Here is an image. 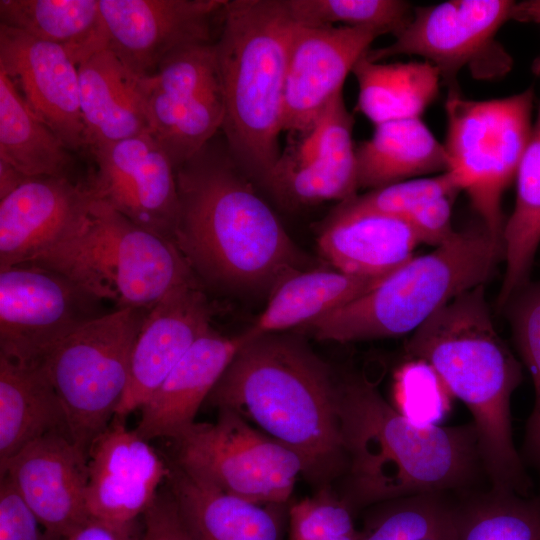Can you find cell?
Returning a JSON list of instances; mask_svg holds the SVG:
<instances>
[{"instance_id":"16","label":"cell","mask_w":540,"mask_h":540,"mask_svg":"<svg viewBox=\"0 0 540 540\" xmlns=\"http://www.w3.org/2000/svg\"><path fill=\"white\" fill-rule=\"evenodd\" d=\"M353 124L340 93L302 138L281 153L264 182L280 199L295 205L342 202L357 195Z\"/></svg>"},{"instance_id":"21","label":"cell","mask_w":540,"mask_h":540,"mask_svg":"<svg viewBox=\"0 0 540 540\" xmlns=\"http://www.w3.org/2000/svg\"><path fill=\"white\" fill-rule=\"evenodd\" d=\"M213 309L195 282L170 290L147 312L114 417L124 420L144 405L196 340L212 328Z\"/></svg>"},{"instance_id":"26","label":"cell","mask_w":540,"mask_h":540,"mask_svg":"<svg viewBox=\"0 0 540 540\" xmlns=\"http://www.w3.org/2000/svg\"><path fill=\"white\" fill-rule=\"evenodd\" d=\"M420 243L401 217L377 213L329 214L318 246L335 270L363 277H384L413 256Z\"/></svg>"},{"instance_id":"35","label":"cell","mask_w":540,"mask_h":540,"mask_svg":"<svg viewBox=\"0 0 540 540\" xmlns=\"http://www.w3.org/2000/svg\"><path fill=\"white\" fill-rule=\"evenodd\" d=\"M456 493H423L373 505L358 540H459Z\"/></svg>"},{"instance_id":"3","label":"cell","mask_w":540,"mask_h":540,"mask_svg":"<svg viewBox=\"0 0 540 540\" xmlns=\"http://www.w3.org/2000/svg\"><path fill=\"white\" fill-rule=\"evenodd\" d=\"M295 452L320 488L342 476L338 377L301 337L265 333L238 350L207 400Z\"/></svg>"},{"instance_id":"5","label":"cell","mask_w":540,"mask_h":540,"mask_svg":"<svg viewBox=\"0 0 540 540\" xmlns=\"http://www.w3.org/2000/svg\"><path fill=\"white\" fill-rule=\"evenodd\" d=\"M216 44L229 149L264 181L281 152L284 91L298 22L287 0L226 1Z\"/></svg>"},{"instance_id":"19","label":"cell","mask_w":540,"mask_h":540,"mask_svg":"<svg viewBox=\"0 0 540 540\" xmlns=\"http://www.w3.org/2000/svg\"><path fill=\"white\" fill-rule=\"evenodd\" d=\"M0 71L71 152L88 149L78 65L64 47L0 25Z\"/></svg>"},{"instance_id":"12","label":"cell","mask_w":540,"mask_h":540,"mask_svg":"<svg viewBox=\"0 0 540 540\" xmlns=\"http://www.w3.org/2000/svg\"><path fill=\"white\" fill-rule=\"evenodd\" d=\"M102 299L31 263L0 268V356L41 364L66 337L105 314Z\"/></svg>"},{"instance_id":"32","label":"cell","mask_w":540,"mask_h":540,"mask_svg":"<svg viewBox=\"0 0 540 540\" xmlns=\"http://www.w3.org/2000/svg\"><path fill=\"white\" fill-rule=\"evenodd\" d=\"M0 25L64 47L77 65L106 48L98 0H0Z\"/></svg>"},{"instance_id":"15","label":"cell","mask_w":540,"mask_h":540,"mask_svg":"<svg viewBox=\"0 0 540 540\" xmlns=\"http://www.w3.org/2000/svg\"><path fill=\"white\" fill-rule=\"evenodd\" d=\"M106 48L139 77L153 74L176 50L211 42L226 0H98Z\"/></svg>"},{"instance_id":"30","label":"cell","mask_w":540,"mask_h":540,"mask_svg":"<svg viewBox=\"0 0 540 540\" xmlns=\"http://www.w3.org/2000/svg\"><path fill=\"white\" fill-rule=\"evenodd\" d=\"M357 109L373 124L421 118L436 99L441 75L427 61L381 63L364 55L354 66Z\"/></svg>"},{"instance_id":"24","label":"cell","mask_w":540,"mask_h":540,"mask_svg":"<svg viewBox=\"0 0 540 540\" xmlns=\"http://www.w3.org/2000/svg\"><path fill=\"white\" fill-rule=\"evenodd\" d=\"M78 74L88 150L149 133L142 77L110 49H100L82 60Z\"/></svg>"},{"instance_id":"36","label":"cell","mask_w":540,"mask_h":540,"mask_svg":"<svg viewBox=\"0 0 540 540\" xmlns=\"http://www.w3.org/2000/svg\"><path fill=\"white\" fill-rule=\"evenodd\" d=\"M507 307L516 350L534 386V404L519 453L525 467L540 476V280L530 281Z\"/></svg>"},{"instance_id":"25","label":"cell","mask_w":540,"mask_h":540,"mask_svg":"<svg viewBox=\"0 0 540 540\" xmlns=\"http://www.w3.org/2000/svg\"><path fill=\"white\" fill-rule=\"evenodd\" d=\"M167 479L194 540H282L286 504L256 503L223 492L175 463Z\"/></svg>"},{"instance_id":"40","label":"cell","mask_w":540,"mask_h":540,"mask_svg":"<svg viewBox=\"0 0 540 540\" xmlns=\"http://www.w3.org/2000/svg\"><path fill=\"white\" fill-rule=\"evenodd\" d=\"M289 540H358L354 512L330 485L288 509Z\"/></svg>"},{"instance_id":"8","label":"cell","mask_w":540,"mask_h":540,"mask_svg":"<svg viewBox=\"0 0 540 540\" xmlns=\"http://www.w3.org/2000/svg\"><path fill=\"white\" fill-rule=\"evenodd\" d=\"M534 89L488 100L449 91L443 143L450 172L467 193L485 230L503 245L501 201L515 180L532 133ZM504 247V245H503Z\"/></svg>"},{"instance_id":"43","label":"cell","mask_w":540,"mask_h":540,"mask_svg":"<svg viewBox=\"0 0 540 540\" xmlns=\"http://www.w3.org/2000/svg\"><path fill=\"white\" fill-rule=\"evenodd\" d=\"M143 523L139 540H194L169 488L160 489L144 513Z\"/></svg>"},{"instance_id":"38","label":"cell","mask_w":540,"mask_h":540,"mask_svg":"<svg viewBox=\"0 0 540 540\" xmlns=\"http://www.w3.org/2000/svg\"><path fill=\"white\" fill-rule=\"evenodd\" d=\"M460 191L453 175L446 171L432 177L396 182L355 195L340 202L331 214L377 213L404 218L413 209L432 199Z\"/></svg>"},{"instance_id":"11","label":"cell","mask_w":540,"mask_h":540,"mask_svg":"<svg viewBox=\"0 0 540 540\" xmlns=\"http://www.w3.org/2000/svg\"><path fill=\"white\" fill-rule=\"evenodd\" d=\"M149 133L177 169L222 128L225 104L216 44L182 47L142 77Z\"/></svg>"},{"instance_id":"7","label":"cell","mask_w":540,"mask_h":540,"mask_svg":"<svg viewBox=\"0 0 540 540\" xmlns=\"http://www.w3.org/2000/svg\"><path fill=\"white\" fill-rule=\"evenodd\" d=\"M31 264L66 276L116 309L150 310L170 290L199 282L174 242L97 198L80 231Z\"/></svg>"},{"instance_id":"1","label":"cell","mask_w":540,"mask_h":540,"mask_svg":"<svg viewBox=\"0 0 540 540\" xmlns=\"http://www.w3.org/2000/svg\"><path fill=\"white\" fill-rule=\"evenodd\" d=\"M338 409L346 458L339 494L354 513L402 497L489 486L472 422L416 424L358 373L338 377Z\"/></svg>"},{"instance_id":"10","label":"cell","mask_w":540,"mask_h":540,"mask_svg":"<svg viewBox=\"0 0 540 540\" xmlns=\"http://www.w3.org/2000/svg\"><path fill=\"white\" fill-rule=\"evenodd\" d=\"M176 443L175 464L195 478L256 503L286 504L304 476L300 457L230 409L194 423Z\"/></svg>"},{"instance_id":"46","label":"cell","mask_w":540,"mask_h":540,"mask_svg":"<svg viewBox=\"0 0 540 540\" xmlns=\"http://www.w3.org/2000/svg\"><path fill=\"white\" fill-rule=\"evenodd\" d=\"M512 20L540 25V0L515 1Z\"/></svg>"},{"instance_id":"18","label":"cell","mask_w":540,"mask_h":540,"mask_svg":"<svg viewBox=\"0 0 540 540\" xmlns=\"http://www.w3.org/2000/svg\"><path fill=\"white\" fill-rule=\"evenodd\" d=\"M95 199L89 183L27 178L0 200V268L34 262L73 237Z\"/></svg>"},{"instance_id":"34","label":"cell","mask_w":540,"mask_h":540,"mask_svg":"<svg viewBox=\"0 0 540 540\" xmlns=\"http://www.w3.org/2000/svg\"><path fill=\"white\" fill-rule=\"evenodd\" d=\"M459 540H540V491L531 495L490 486L455 494Z\"/></svg>"},{"instance_id":"45","label":"cell","mask_w":540,"mask_h":540,"mask_svg":"<svg viewBox=\"0 0 540 540\" xmlns=\"http://www.w3.org/2000/svg\"><path fill=\"white\" fill-rule=\"evenodd\" d=\"M27 178L12 165L0 160V200L12 193Z\"/></svg>"},{"instance_id":"17","label":"cell","mask_w":540,"mask_h":540,"mask_svg":"<svg viewBox=\"0 0 540 540\" xmlns=\"http://www.w3.org/2000/svg\"><path fill=\"white\" fill-rule=\"evenodd\" d=\"M384 33L378 29L297 24L289 51L284 130L304 133L340 93L346 77Z\"/></svg>"},{"instance_id":"39","label":"cell","mask_w":540,"mask_h":540,"mask_svg":"<svg viewBox=\"0 0 540 540\" xmlns=\"http://www.w3.org/2000/svg\"><path fill=\"white\" fill-rule=\"evenodd\" d=\"M451 397L436 371L425 361L410 359L395 374V408L419 425H438L451 409Z\"/></svg>"},{"instance_id":"31","label":"cell","mask_w":540,"mask_h":540,"mask_svg":"<svg viewBox=\"0 0 540 540\" xmlns=\"http://www.w3.org/2000/svg\"><path fill=\"white\" fill-rule=\"evenodd\" d=\"M533 70L540 77V57L534 61ZM515 181V206L503 232L506 269L497 298L500 308L530 282L540 244V103Z\"/></svg>"},{"instance_id":"6","label":"cell","mask_w":540,"mask_h":540,"mask_svg":"<svg viewBox=\"0 0 540 540\" xmlns=\"http://www.w3.org/2000/svg\"><path fill=\"white\" fill-rule=\"evenodd\" d=\"M501 259L503 245L483 226L457 231L364 295L304 327L318 340L340 343L414 332L459 294L485 285Z\"/></svg>"},{"instance_id":"20","label":"cell","mask_w":540,"mask_h":540,"mask_svg":"<svg viewBox=\"0 0 540 540\" xmlns=\"http://www.w3.org/2000/svg\"><path fill=\"white\" fill-rule=\"evenodd\" d=\"M123 421L114 417L89 450L86 504L90 516L132 522L152 505L171 467Z\"/></svg>"},{"instance_id":"2","label":"cell","mask_w":540,"mask_h":540,"mask_svg":"<svg viewBox=\"0 0 540 540\" xmlns=\"http://www.w3.org/2000/svg\"><path fill=\"white\" fill-rule=\"evenodd\" d=\"M175 244L197 277L234 292L272 290L315 262L237 171L209 143L176 169Z\"/></svg>"},{"instance_id":"4","label":"cell","mask_w":540,"mask_h":540,"mask_svg":"<svg viewBox=\"0 0 540 540\" xmlns=\"http://www.w3.org/2000/svg\"><path fill=\"white\" fill-rule=\"evenodd\" d=\"M405 351L410 359L427 362L469 409L489 486L534 493L512 429L511 398L523 380L522 363L493 324L485 286L442 306L412 333Z\"/></svg>"},{"instance_id":"33","label":"cell","mask_w":540,"mask_h":540,"mask_svg":"<svg viewBox=\"0 0 540 540\" xmlns=\"http://www.w3.org/2000/svg\"><path fill=\"white\" fill-rule=\"evenodd\" d=\"M72 152L0 71V160L27 177L72 178Z\"/></svg>"},{"instance_id":"41","label":"cell","mask_w":540,"mask_h":540,"mask_svg":"<svg viewBox=\"0 0 540 540\" xmlns=\"http://www.w3.org/2000/svg\"><path fill=\"white\" fill-rule=\"evenodd\" d=\"M0 540H59L45 530L8 476L0 483Z\"/></svg>"},{"instance_id":"28","label":"cell","mask_w":540,"mask_h":540,"mask_svg":"<svg viewBox=\"0 0 540 540\" xmlns=\"http://www.w3.org/2000/svg\"><path fill=\"white\" fill-rule=\"evenodd\" d=\"M385 277L355 276L320 268L295 272L272 290L263 312L242 333L249 340L306 326L364 295Z\"/></svg>"},{"instance_id":"22","label":"cell","mask_w":540,"mask_h":540,"mask_svg":"<svg viewBox=\"0 0 540 540\" xmlns=\"http://www.w3.org/2000/svg\"><path fill=\"white\" fill-rule=\"evenodd\" d=\"M53 537L64 540L90 515L88 455L63 433L46 435L0 468Z\"/></svg>"},{"instance_id":"23","label":"cell","mask_w":540,"mask_h":540,"mask_svg":"<svg viewBox=\"0 0 540 540\" xmlns=\"http://www.w3.org/2000/svg\"><path fill=\"white\" fill-rule=\"evenodd\" d=\"M247 342L243 333L227 336L210 328L190 347L139 409L135 429L146 440H176L194 423L201 405Z\"/></svg>"},{"instance_id":"27","label":"cell","mask_w":540,"mask_h":540,"mask_svg":"<svg viewBox=\"0 0 540 540\" xmlns=\"http://www.w3.org/2000/svg\"><path fill=\"white\" fill-rule=\"evenodd\" d=\"M52 433L70 436L63 405L42 365L0 356V468Z\"/></svg>"},{"instance_id":"44","label":"cell","mask_w":540,"mask_h":540,"mask_svg":"<svg viewBox=\"0 0 540 540\" xmlns=\"http://www.w3.org/2000/svg\"><path fill=\"white\" fill-rule=\"evenodd\" d=\"M137 521L118 522L89 516L64 540H139Z\"/></svg>"},{"instance_id":"13","label":"cell","mask_w":540,"mask_h":540,"mask_svg":"<svg viewBox=\"0 0 540 540\" xmlns=\"http://www.w3.org/2000/svg\"><path fill=\"white\" fill-rule=\"evenodd\" d=\"M515 1L449 0L416 7L410 20L394 33V41L370 49L366 58L380 62L397 55H416L434 65L449 91L458 89L457 76L465 66L478 64L483 77L495 76L487 57L510 58L495 41L499 29L512 19ZM490 60L510 69L511 65Z\"/></svg>"},{"instance_id":"29","label":"cell","mask_w":540,"mask_h":540,"mask_svg":"<svg viewBox=\"0 0 540 540\" xmlns=\"http://www.w3.org/2000/svg\"><path fill=\"white\" fill-rule=\"evenodd\" d=\"M359 188L376 189L430 173L448 171V158L421 118L375 125L356 148Z\"/></svg>"},{"instance_id":"14","label":"cell","mask_w":540,"mask_h":540,"mask_svg":"<svg viewBox=\"0 0 540 540\" xmlns=\"http://www.w3.org/2000/svg\"><path fill=\"white\" fill-rule=\"evenodd\" d=\"M95 172L88 182L97 199L175 243L180 218L176 168L150 133L89 149Z\"/></svg>"},{"instance_id":"9","label":"cell","mask_w":540,"mask_h":540,"mask_svg":"<svg viewBox=\"0 0 540 540\" xmlns=\"http://www.w3.org/2000/svg\"><path fill=\"white\" fill-rule=\"evenodd\" d=\"M148 311L105 313L71 333L41 363L63 405L70 436L87 455L115 416Z\"/></svg>"},{"instance_id":"42","label":"cell","mask_w":540,"mask_h":540,"mask_svg":"<svg viewBox=\"0 0 540 540\" xmlns=\"http://www.w3.org/2000/svg\"><path fill=\"white\" fill-rule=\"evenodd\" d=\"M455 195L441 196L413 209L404 219L411 225L420 243L438 247L457 231L452 227L451 211Z\"/></svg>"},{"instance_id":"37","label":"cell","mask_w":540,"mask_h":540,"mask_svg":"<svg viewBox=\"0 0 540 540\" xmlns=\"http://www.w3.org/2000/svg\"><path fill=\"white\" fill-rule=\"evenodd\" d=\"M287 3L299 23L373 28L384 34L397 32L413 14L410 3L402 0H287Z\"/></svg>"}]
</instances>
